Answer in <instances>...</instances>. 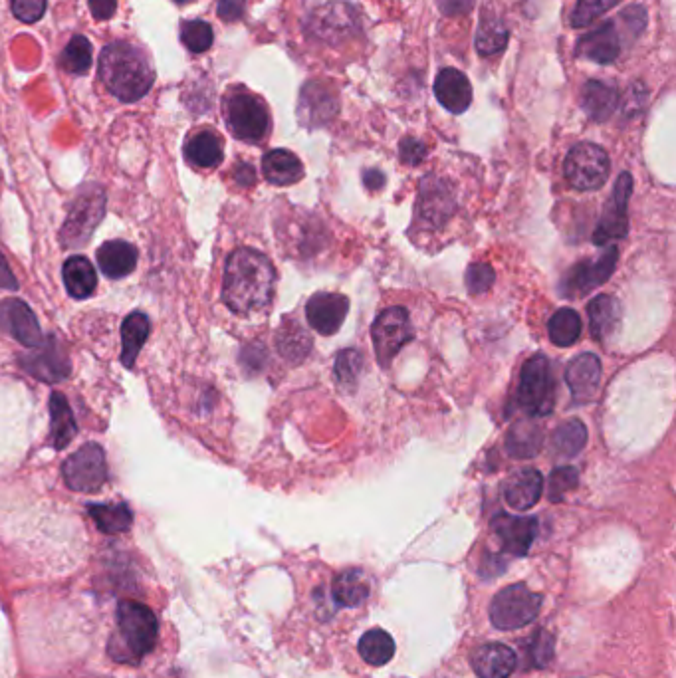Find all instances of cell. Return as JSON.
Returning a JSON list of instances; mask_svg holds the SVG:
<instances>
[{
  "label": "cell",
  "instance_id": "25",
  "mask_svg": "<svg viewBox=\"0 0 676 678\" xmlns=\"http://www.w3.org/2000/svg\"><path fill=\"white\" fill-rule=\"evenodd\" d=\"M435 96L439 104L452 113H462L468 110L472 102V88L468 78L454 70V68H445L439 72L437 82H435Z\"/></svg>",
  "mask_w": 676,
  "mask_h": 678
},
{
  "label": "cell",
  "instance_id": "39",
  "mask_svg": "<svg viewBox=\"0 0 676 678\" xmlns=\"http://www.w3.org/2000/svg\"><path fill=\"white\" fill-rule=\"evenodd\" d=\"M587 445V429L581 421L571 419L564 423L562 427L556 429L554 439H552V447L558 456L562 458H573L579 452L583 451V447Z\"/></svg>",
  "mask_w": 676,
  "mask_h": 678
},
{
  "label": "cell",
  "instance_id": "5",
  "mask_svg": "<svg viewBox=\"0 0 676 678\" xmlns=\"http://www.w3.org/2000/svg\"><path fill=\"white\" fill-rule=\"evenodd\" d=\"M540 609V593H534L524 583H512L494 595L490 603V621L500 631H516L534 623Z\"/></svg>",
  "mask_w": 676,
  "mask_h": 678
},
{
  "label": "cell",
  "instance_id": "9",
  "mask_svg": "<svg viewBox=\"0 0 676 678\" xmlns=\"http://www.w3.org/2000/svg\"><path fill=\"white\" fill-rule=\"evenodd\" d=\"M359 30L357 10L341 0L326 2L314 8L308 16V32L328 44H339Z\"/></svg>",
  "mask_w": 676,
  "mask_h": 678
},
{
  "label": "cell",
  "instance_id": "36",
  "mask_svg": "<svg viewBox=\"0 0 676 678\" xmlns=\"http://www.w3.org/2000/svg\"><path fill=\"white\" fill-rule=\"evenodd\" d=\"M359 655L371 667L387 665L395 655V641L383 629H371L359 639Z\"/></svg>",
  "mask_w": 676,
  "mask_h": 678
},
{
  "label": "cell",
  "instance_id": "48",
  "mask_svg": "<svg viewBox=\"0 0 676 678\" xmlns=\"http://www.w3.org/2000/svg\"><path fill=\"white\" fill-rule=\"evenodd\" d=\"M399 157L405 165H419L425 157H427V147L423 141L415 139V137H405L399 145Z\"/></svg>",
  "mask_w": 676,
  "mask_h": 678
},
{
  "label": "cell",
  "instance_id": "42",
  "mask_svg": "<svg viewBox=\"0 0 676 678\" xmlns=\"http://www.w3.org/2000/svg\"><path fill=\"white\" fill-rule=\"evenodd\" d=\"M213 28L205 20H189L181 26V42L195 54L207 52L213 46Z\"/></svg>",
  "mask_w": 676,
  "mask_h": 678
},
{
  "label": "cell",
  "instance_id": "18",
  "mask_svg": "<svg viewBox=\"0 0 676 678\" xmlns=\"http://www.w3.org/2000/svg\"><path fill=\"white\" fill-rule=\"evenodd\" d=\"M0 328L30 349L44 341L36 316L22 300L16 298L4 300L0 304Z\"/></svg>",
  "mask_w": 676,
  "mask_h": 678
},
{
  "label": "cell",
  "instance_id": "56",
  "mask_svg": "<svg viewBox=\"0 0 676 678\" xmlns=\"http://www.w3.org/2000/svg\"><path fill=\"white\" fill-rule=\"evenodd\" d=\"M234 179L238 181V185L250 187V185H254V181H256V173H254V169H252L248 163H240V165L236 167V171H234Z\"/></svg>",
  "mask_w": 676,
  "mask_h": 678
},
{
  "label": "cell",
  "instance_id": "52",
  "mask_svg": "<svg viewBox=\"0 0 676 678\" xmlns=\"http://www.w3.org/2000/svg\"><path fill=\"white\" fill-rule=\"evenodd\" d=\"M240 359H242V365L246 369L258 371L262 367V363L266 361V349H262L260 345H248V347H244Z\"/></svg>",
  "mask_w": 676,
  "mask_h": 678
},
{
  "label": "cell",
  "instance_id": "49",
  "mask_svg": "<svg viewBox=\"0 0 676 678\" xmlns=\"http://www.w3.org/2000/svg\"><path fill=\"white\" fill-rule=\"evenodd\" d=\"M532 655H534V661H536L538 667H546L554 657V637L550 633L542 631L538 635V639L534 641Z\"/></svg>",
  "mask_w": 676,
  "mask_h": 678
},
{
  "label": "cell",
  "instance_id": "22",
  "mask_svg": "<svg viewBox=\"0 0 676 678\" xmlns=\"http://www.w3.org/2000/svg\"><path fill=\"white\" fill-rule=\"evenodd\" d=\"M544 492V478L534 468H524L508 476L504 482V498L510 508L526 512L534 508Z\"/></svg>",
  "mask_w": 676,
  "mask_h": 678
},
{
  "label": "cell",
  "instance_id": "8",
  "mask_svg": "<svg viewBox=\"0 0 676 678\" xmlns=\"http://www.w3.org/2000/svg\"><path fill=\"white\" fill-rule=\"evenodd\" d=\"M225 117L228 129L240 141H262L270 127L266 106L248 92H232L225 102Z\"/></svg>",
  "mask_w": 676,
  "mask_h": 678
},
{
  "label": "cell",
  "instance_id": "50",
  "mask_svg": "<svg viewBox=\"0 0 676 678\" xmlns=\"http://www.w3.org/2000/svg\"><path fill=\"white\" fill-rule=\"evenodd\" d=\"M645 104H647V90L643 88V84H633L623 102V112L625 115H635L645 108Z\"/></svg>",
  "mask_w": 676,
  "mask_h": 678
},
{
  "label": "cell",
  "instance_id": "35",
  "mask_svg": "<svg viewBox=\"0 0 676 678\" xmlns=\"http://www.w3.org/2000/svg\"><path fill=\"white\" fill-rule=\"evenodd\" d=\"M185 155L195 167L211 169L223 161V143L215 133L201 131L187 141Z\"/></svg>",
  "mask_w": 676,
  "mask_h": 678
},
{
  "label": "cell",
  "instance_id": "23",
  "mask_svg": "<svg viewBox=\"0 0 676 678\" xmlns=\"http://www.w3.org/2000/svg\"><path fill=\"white\" fill-rule=\"evenodd\" d=\"M516 665L514 651L502 643H486L472 653V669L478 678H508Z\"/></svg>",
  "mask_w": 676,
  "mask_h": 678
},
{
  "label": "cell",
  "instance_id": "47",
  "mask_svg": "<svg viewBox=\"0 0 676 678\" xmlns=\"http://www.w3.org/2000/svg\"><path fill=\"white\" fill-rule=\"evenodd\" d=\"M12 12L20 22H36L46 12V0H12Z\"/></svg>",
  "mask_w": 676,
  "mask_h": 678
},
{
  "label": "cell",
  "instance_id": "57",
  "mask_svg": "<svg viewBox=\"0 0 676 678\" xmlns=\"http://www.w3.org/2000/svg\"><path fill=\"white\" fill-rule=\"evenodd\" d=\"M363 181H365V187L369 191H379L385 185V175L381 171H377V169H369V171H365Z\"/></svg>",
  "mask_w": 676,
  "mask_h": 678
},
{
  "label": "cell",
  "instance_id": "10",
  "mask_svg": "<svg viewBox=\"0 0 676 678\" xmlns=\"http://www.w3.org/2000/svg\"><path fill=\"white\" fill-rule=\"evenodd\" d=\"M373 349L383 367H389L395 355L413 338L409 312L405 308H389L377 316L371 328Z\"/></svg>",
  "mask_w": 676,
  "mask_h": 678
},
{
  "label": "cell",
  "instance_id": "28",
  "mask_svg": "<svg viewBox=\"0 0 676 678\" xmlns=\"http://www.w3.org/2000/svg\"><path fill=\"white\" fill-rule=\"evenodd\" d=\"M617 102L615 88L605 82L589 80L581 88V108L593 121H607L617 110Z\"/></svg>",
  "mask_w": 676,
  "mask_h": 678
},
{
  "label": "cell",
  "instance_id": "38",
  "mask_svg": "<svg viewBox=\"0 0 676 678\" xmlns=\"http://www.w3.org/2000/svg\"><path fill=\"white\" fill-rule=\"evenodd\" d=\"M90 516L104 534H123L131 528L133 514L125 504H92Z\"/></svg>",
  "mask_w": 676,
  "mask_h": 678
},
{
  "label": "cell",
  "instance_id": "53",
  "mask_svg": "<svg viewBox=\"0 0 676 678\" xmlns=\"http://www.w3.org/2000/svg\"><path fill=\"white\" fill-rule=\"evenodd\" d=\"M621 18H623V22H625L635 34H639V32L645 28V24H647V12H645L641 6H631V8L623 10V12H621Z\"/></svg>",
  "mask_w": 676,
  "mask_h": 678
},
{
  "label": "cell",
  "instance_id": "13",
  "mask_svg": "<svg viewBox=\"0 0 676 678\" xmlns=\"http://www.w3.org/2000/svg\"><path fill=\"white\" fill-rule=\"evenodd\" d=\"M631 191H633V177L629 173H621L617 183H615L613 195H611L609 203L603 209L601 221H599V225L595 228V234H593V242L595 244L603 246V244H607L611 240L627 236V232H629L627 203H629Z\"/></svg>",
  "mask_w": 676,
  "mask_h": 678
},
{
  "label": "cell",
  "instance_id": "29",
  "mask_svg": "<svg viewBox=\"0 0 676 678\" xmlns=\"http://www.w3.org/2000/svg\"><path fill=\"white\" fill-rule=\"evenodd\" d=\"M50 439H52V447L56 451L66 449L72 439L78 433V425L74 419V413L66 401V397L62 393H52L50 397Z\"/></svg>",
  "mask_w": 676,
  "mask_h": 678
},
{
  "label": "cell",
  "instance_id": "46",
  "mask_svg": "<svg viewBox=\"0 0 676 678\" xmlns=\"http://www.w3.org/2000/svg\"><path fill=\"white\" fill-rule=\"evenodd\" d=\"M496 280V274L492 270L490 264H484V262H476V264H470L468 270H466V288L470 294H484L492 288Z\"/></svg>",
  "mask_w": 676,
  "mask_h": 678
},
{
  "label": "cell",
  "instance_id": "43",
  "mask_svg": "<svg viewBox=\"0 0 676 678\" xmlns=\"http://www.w3.org/2000/svg\"><path fill=\"white\" fill-rule=\"evenodd\" d=\"M363 355L355 349H345L341 351L338 355V361H336V377H338V383L341 387L345 389H351L355 387V383L359 381V375L363 371Z\"/></svg>",
  "mask_w": 676,
  "mask_h": 678
},
{
  "label": "cell",
  "instance_id": "21",
  "mask_svg": "<svg viewBox=\"0 0 676 678\" xmlns=\"http://www.w3.org/2000/svg\"><path fill=\"white\" fill-rule=\"evenodd\" d=\"M575 54L597 64H611L621 54V40L613 22H603L597 30L579 38Z\"/></svg>",
  "mask_w": 676,
  "mask_h": 678
},
{
  "label": "cell",
  "instance_id": "6",
  "mask_svg": "<svg viewBox=\"0 0 676 678\" xmlns=\"http://www.w3.org/2000/svg\"><path fill=\"white\" fill-rule=\"evenodd\" d=\"M106 213V193L102 187L98 185H88L84 187L76 201L70 207L68 219L64 221L62 226V234L60 240L66 248H78L82 244H86L96 226L102 223Z\"/></svg>",
  "mask_w": 676,
  "mask_h": 678
},
{
  "label": "cell",
  "instance_id": "40",
  "mask_svg": "<svg viewBox=\"0 0 676 678\" xmlns=\"http://www.w3.org/2000/svg\"><path fill=\"white\" fill-rule=\"evenodd\" d=\"M548 336L552 339V343H556L558 347H569L573 343H577V339L581 336V318L575 310L571 308H562L558 310L548 324Z\"/></svg>",
  "mask_w": 676,
  "mask_h": 678
},
{
  "label": "cell",
  "instance_id": "37",
  "mask_svg": "<svg viewBox=\"0 0 676 678\" xmlns=\"http://www.w3.org/2000/svg\"><path fill=\"white\" fill-rule=\"evenodd\" d=\"M149 336V320L147 316L135 312L131 316L125 318L123 326H121V361L125 367H133L135 359L145 343V339Z\"/></svg>",
  "mask_w": 676,
  "mask_h": 678
},
{
  "label": "cell",
  "instance_id": "1",
  "mask_svg": "<svg viewBox=\"0 0 676 678\" xmlns=\"http://www.w3.org/2000/svg\"><path fill=\"white\" fill-rule=\"evenodd\" d=\"M276 272L272 262L258 250H234L225 268L223 298L236 314H252L264 310L274 296Z\"/></svg>",
  "mask_w": 676,
  "mask_h": 678
},
{
  "label": "cell",
  "instance_id": "51",
  "mask_svg": "<svg viewBox=\"0 0 676 678\" xmlns=\"http://www.w3.org/2000/svg\"><path fill=\"white\" fill-rule=\"evenodd\" d=\"M248 0H219V16L225 22H236L242 18Z\"/></svg>",
  "mask_w": 676,
  "mask_h": 678
},
{
  "label": "cell",
  "instance_id": "45",
  "mask_svg": "<svg viewBox=\"0 0 676 678\" xmlns=\"http://www.w3.org/2000/svg\"><path fill=\"white\" fill-rule=\"evenodd\" d=\"M579 484V474L573 466H560L552 472L548 482V496L552 502H562L565 494L575 490Z\"/></svg>",
  "mask_w": 676,
  "mask_h": 678
},
{
  "label": "cell",
  "instance_id": "55",
  "mask_svg": "<svg viewBox=\"0 0 676 678\" xmlns=\"http://www.w3.org/2000/svg\"><path fill=\"white\" fill-rule=\"evenodd\" d=\"M439 8L445 12V14H464L470 10L472 6V0H437Z\"/></svg>",
  "mask_w": 676,
  "mask_h": 678
},
{
  "label": "cell",
  "instance_id": "16",
  "mask_svg": "<svg viewBox=\"0 0 676 678\" xmlns=\"http://www.w3.org/2000/svg\"><path fill=\"white\" fill-rule=\"evenodd\" d=\"M349 312V300L336 292H320L312 296L306 308L308 324L322 336H334L343 326Z\"/></svg>",
  "mask_w": 676,
  "mask_h": 678
},
{
  "label": "cell",
  "instance_id": "19",
  "mask_svg": "<svg viewBox=\"0 0 676 678\" xmlns=\"http://www.w3.org/2000/svg\"><path fill=\"white\" fill-rule=\"evenodd\" d=\"M338 113V98L326 84L310 82L304 86L298 104V117L306 127H322Z\"/></svg>",
  "mask_w": 676,
  "mask_h": 678
},
{
  "label": "cell",
  "instance_id": "20",
  "mask_svg": "<svg viewBox=\"0 0 676 678\" xmlns=\"http://www.w3.org/2000/svg\"><path fill=\"white\" fill-rule=\"evenodd\" d=\"M565 381L577 403H587L597 395L601 383V361L595 353H581L569 361Z\"/></svg>",
  "mask_w": 676,
  "mask_h": 678
},
{
  "label": "cell",
  "instance_id": "59",
  "mask_svg": "<svg viewBox=\"0 0 676 678\" xmlns=\"http://www.w3.org/2000/svg\"><path fill=\"white\" fill-rule=\"evenodd\" d=\"M177 4H187V2H193V0H175Z\"/></svg>",
  "mask_w": 676,
  "mask_h": 678
},
{
  "label": "cell",
  "instance_id": "15",
  "mask_svg": "<svg viewBox=\"0 0 676 678\" xmlns=\"http://www.w3.org/2000/svg\"><path fill=\"white\" fill-rule=\"evenodd\" d=\"M24 371L40 381L58 383L70 373V361L66 351L56 339H44L38 347L20 357Z\"/></svg>",
  "mask_w": 676,
  "mask_h": 678
},
{
  "label": "cell",
  "instance_id": "3",
  "mask_svg": "<svg viewBox=\"0 0 676 678\" xmlns=\"http://www.w3.org/2000/svg\"><path fill=\"white\" fill-rule=\"evenodd\" d=\"M159 621L155 613L137 601L117 605V633L110 639V655L117 663H137L157 645Z\"/></svg>",
  "mask_w": 676,
  "mask_h": 678
},
{
  "label": "cell",
  "instance_id": "54",
  "mask_svg": "<svg viewBox=\"0 0 676 678\" xmlns=\"http://www.w3.org/2000/svg\"><path fill=\"white\" fill-rule=\"evenodd\" d=\"M115 8H117V0H90V10L96 20L112 18Z\"/></svg>",
  "mask_w": 676,
  "mask_h": 678
},
{
  "label": "cell",
  "instance_id": "30",
  "mask_svg": "<svg viewBox=\"0 0 676 678\" xmlns=\"http://www.w3.org/2000/svg\"><path fill=\"white\" fill-rule=\"evenodd\" d=\"M544 443L542 427L532 419H522L512 425L506 437V451L512 458H532L536 456Z\"/></svg>",
  "mask_w": 676,
  "mask_h": 678
},
{
  "label": "cell",
  "instance_id": "14",
  "mask_svg": "<svg viewBox=\"0 0 676 678\" xmlns=\"http://www.w3.org/2000/svg\"><path fill=\"white\" fill-rule=\"evenodd\" d=\"M454 197L447 181L429 175L421 181L417 219L429 228H441L454 213Z\"/></svg>",
  "mask_w": 676,
  "mask_h": 678
},
{
  "label": "cell",
  "instance_id": "33",
  "mask_svg": "<svg viewBox=\"0 0 676 678\" xmlns=\"http://www.w3.org/2000/svg\"><path fill=\"white\" fill-rule=\"evenodd\" d=\"M369 581L359 569H347L339 573L332 587L334 601L339 607H357L369 597Z\"/></svg>",
  "mask_w": 676,
  "mask_h": 678
},
{
  "label": "cell",
  "instance_id": "34",
  "mask_svg": "<svg viewBox=\"0 0 676 678\" xmlns=\"http://www.w3.org/2000/svg\"><path fill=\"white\" fill-rule=\"evenodd\" d=\"M508 44V30L502 22V18L494 12H488L484 8L480 26L476 32V50L480 56H494L504 50Z\"/></svg>",
  "mask_w": 676,
  "mask_h": 678
},
{
  "label": "cell",
  "instance_id": "17",
  "mask_svg": "<svg viewBox=\"0 0 676 678\" xmlns=\"http://www.w3.org/2000/svg\"><path fill=\"white\" fill-rule=\"evenodd\" d=\"M492 530L502 544V550L510 556H526L534 544L538 522L536 518L500 514L492 522Z\"/></svg>",
  "mask_w": 676,
  "mask_h": 678
},
{
  "label": "cell",
  "instance_id": "24",
  "mask_svg": "<svg viewBox=\"0 0 676 678\" xmlns=\"http://www.w3.org/2000/svg\"><path fill=\"white\" fill-rule=\"evenodd\" d=\"M587 314H589V328H591V336L595 341H609L613 338L619 328H621V304L617 298L601 294L597 298H593L587 306Z\"/></svg>",
  "mask_w": 676,
  "mask_h": 678
},
{
  "label": "cell",
  "instance_id": "4",
  "mask_svg": "<svg viewBox=\"0 0 676 678\" xmlns=\"http://www.w3.org/2000/svg\"><path fill=\"white\" fill-rule=\"evenodd\" d=\"M554 379L550 361L544 355L530 357L522 371L516 389V405L530 417H546L554 411Z\"/></svg>",
  "mask_w": 676,
  "mask_h": 678
},
{
  "label": "cell",
  "instance_id": "58",
  "mask_svg": "<svg viewBox=\"0 0 676 678\" xmlns=\"http://www.w3.org/2000/svg\"><path fill=\"white\" fill-rule=\"evenodd\" d=\"M0 288H6V290H16L18 288V282L12 276V272H10V268H8V264H6L2 254H0Z\"/></svg>",
  "mask_w": 676,
  "mask_h": 678
},
{
  "label": "cell",
  "instance_id": "12",
  "mask_svg": "<svg viewBox=\"0 0 676 678\" xmlns=\"http://www.w3.org/2000/svg\"><path fill=\"white\" fill-rule=\"evenodd\" d=\"M617 258H619V250L611 246L599 258H587V260L577 262L564 278L562 294L585 296L591 290L603 286L613 276Z\"/></svg>",
  "mask_w": 676,
  "mask_h": 678
},
{
  "label": "cell",
  "instance_id": "7",
  "mask_svg": "<svg viewBox=\"0 0 676 678\" xmlns=\"http://www.w3.org/2000/svg\"><path fill=\"white\" fill-rule=\"evenodd\" d=\"M565 179L577 191H597L609 179V155L595 143H579L565 157Z\"/></svg>",
  "mask_w": 676,
  "mask_h": 678
},
{
  "label": "cell",
  "instance_id": "41",
  "mask_svg": "<svg viewBox=\"0 0 676 678\" xmlns=\"http://www.w3.org/2000/svg\"><path fill=\"white\" fill-rule=\"evenodd\" d=\"M62 66L66 72L82 76L92 66V44L86 36H74L62 52Z\"/></svg>",
  "mask_w": 676,
  "mask_h": 678
},
{
  "label": "cell",
  "instance_id": "26",
  "mask_svg": "<svg viewBox=\"0 0 676 678\" xmlns=\"http://www.w3.org/2000/svg\"><path fill=\"white\" fill-rule=\"evenodd\" d=\"M98 264L108 278H125L135 270L137 248L125 240H108L98 250Z\"/></svg>",
  "mask_w": 676,
  "mask_h": 678
},
{
  "label": "cell",
  "instance_id": "11",
  "mask_svg": "<svg viewBox=\"0 0 676 678\" xmlns=\"http://www.w3.org/2000/svg\"><path fill=\"white\" fill-rule=\"evenodd\" d=\"M62 474L72 490L98 492L108 478L106 454L100 445L88 443L64 462Z\"/></svg>",
  "mask_w": 676,
  "mask_h": 678
},
{
  "label": "cell",
  "instance_id": "32",
  "mask_svg": "<svg viewBox=\"0 0 676 678\" xmlns=\"http://www.w3.org/2000/svg\"><path fill=\"white\" fill-rule=\"evenodd\" d=\"M312 338L298 320H286L276 332V349L290 363H300L312 351Z\"/></svg>",
  "mask_w": 676,
  "mask_h": 678
},
{
  "label": "cell",
  "instance_id": "27",
  "mask_svg": "<svg viewBox=\"0 0 676 678\" xmlns=\"http://www.w3.org/2000/svg\"><path fill=\"white\" fill-rule=\"evenodd\" d=\"M262 171L272 185H294L304 177L302 161L288 149L268 151L262 159Z\"/></svg>",
  "mask_w": 676,
  "mask_h": 678
},
{
  "label": "cell",
  "instance_id": "44",
  "mask_svg": "<svg viewBox=\"0 0 676 678\" xmlns=\"http://www.w3.org/2000/svg\"><path fill=\"white\" fill-rule=\"evenodd\" d=\"M619 0H577V6L571 16V24L575 28H585L593 24L601 14L613 8Z\"/></svg>",
  "mask_w": 676,
  "mask_h": 678
},
{
  "label": "cell",
  "instance_id": "31",
  "mask_svg": "<svg viewBox=\"0 0 676 678\" xmlns=\"http://www.w3.org/2000/svg\"><path fill=\"white\" fill-rule=\"evenodd\" d=\"M62 274H64L66 290L70 292L72 298H78V300L90 298L98 286L96 268L84 256H72L70 260H66Z\"/></svg>",
  "mask_w": 676,
  "mask_h": 678
},
{
  "label": "cell",
  "instance_id": "2",
  "mask_svg": "<svg viewBox=\"0 0 676 678\" xmlns=\"http://www.w3.org/2000/svg\"><path fill=\"white\" fill-rule=\"evenodd\" d=\"M98 70L106 88L127 104L149 94L155 82V70L145 52L127 42L108 44L100 56Z\"/></svg>",
  "mask_w": 676,
  "mask_h": 678
}]
</instances>
